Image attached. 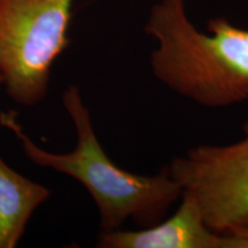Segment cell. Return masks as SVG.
Returning <instances> with one entry per match:
<instances>
[{
	"instance_id": "6da1fadb",
	"label": "cell",
	"mask_w": 248,
	"mask_h": 248,
	"mask_svg": "<svg viewBox=\"0 0 248 248\" xmlns=\"http://www.w3.org/2000/svg\"><path fill=\"white\" fill-rule=\"evenodd\" d=\"M62 100L77 132L76 148L69 153L55 154L37 146L24 132L14 110L0 113V125L14 132L31 162L70 176L84 186L98 207L101 232L119 230L126 219L140 228L163 221L183 195V187L169 167L155 176H140L120 168L98 141L77 86H68Z\"/></svg>"
},
{
	"instance_id": "7a4b0ae2",
	"label": "cell",
	"mask_w": 248,
	"mask_h": 248,
	"mask_svg": "<svg viewBox=\"0 0 248 248\" xmlns=\"http://www.w3.org/2000/svg\"><path fill=\"white\" fill-rule=\"evenodd\" d=\"M201 32L187 16L185 0H161L145 32L159 43L151 54L154 76L170 90L208 108L248 99V30L224 17Z\"/></svg>"
},
{
	"instance_id": "3957f363",
	"label": "cell",
	"mask_w": 248,
	"mask_h": 248,
	"mask_svg": "<svg viewBox=\"0 0 248 248\" xmlns=\"http://www.w3.org/2000/svg\"><path fill=\"white\" fill-rule=\"evenodd\" d=\"M75 0H0V73L15 102L32 107L47 94L51 69L70 40Z\"/></svg>"
},
{
	"instance_id": "277c9868",
	"label": "cell",
	"mask_w": 248,
	"mask_h": 248,
	"mask_svg": "<svg viewBox=\"0 0 248 248\" xmlns=\"http://www.w3.org/2000/svg\"><path fill=\"white\" fill-rule=\"evenodd\" d=\"M244 138L230 145H201L175 157L170 173L195 197L217 232L248 228V121Z\"/></svg>"
},
{
	"instance_id": "5b68a950",
	"label": "cell",
	"mask_w": 248,
	"mask_h": 248,
	"mask_svg": "<svg viewBox=\"0 0 248 248\" xmlns=\"http://www.w3.org/2000/svg\"><path fill=\"white\" fill-rule=\"evenodd\" d=\"M101 248H248V228L226 232L213 230L204 221L193 195L183 192L175 214L137 231L101 232Z\"/></svg>"
},
{
	"instance_id": "8992f818",
	"label": "cell",
	"mask_w": 248,
	"mask_h": 248,
	"mask_svg": "<svg viewBox=\"0 0 248 248\" xmlns=\"http://www.w3.org/2000/svg\"><path fill=\"white\" fill-rule=\"evenodd\" d=\"M49 195L47 187L15 171L0 157V248L17 246L31 215Z\"/></svg>"
},
{
	"instance_id": "52a82bcc",
	"label": "cell",
	"mask_w": 248,
	"mask_h": 248,
	"mask_svg": "<svg viewBox=\"0 0 248 248\" xmlns=\"http://www.w3.org/2000/svg\"><path fill=\"white\" fill-rule=\"evenodd\" d=\"M0 84H4V77H2L1 73H0Z\"/></svg>"
}]
</instances>
